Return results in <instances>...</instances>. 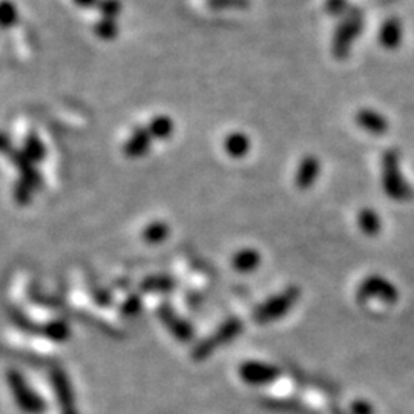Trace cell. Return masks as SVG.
<instances>
[{
	"label": "cell",
	"instance_id": "cell-1",
	"mask_svg": "<svg viewBox=\"0 0 414 414\" xmlns=\"http://www.w3.org/2000/svg\"><path fill=\"white\" fill-rule=\"evenodd\" d=\"M8 382H10L11 393L14 396L16 403L19 405V408L23 413L26 414L45 413L47 405H45L43 399L37 393H35L32 389H30L28 384H26L23 376L19 372L11 370L10 373H8Z\"/></svg>",
	"mask_w": 414,
	"mask_h": 414
},
{
	"label": "cell",
	"instance_id": "cell-2",
	"mask_svg": "<svg viewBox=\"0 0 414 414\" xmlns=\"http://www.w3.org/2000/svg\"><path fill=\"white\" fill-rule=\"evenodd\" d=\"M300 292L296 289H289L284 293L275 296L266 304L261 305V307L256 309L255 312V321L258 322H270L273 319L281 318L285 312H289L292 309V305L295 304L296 298H298Z\"/></svg>",
	"mask_w": 414,
	"mask_h": 414
},
{
	"label": "cell",
	"instance_id": "cell-3",
	"mask_svg": "<svg viewBox=\"0 0 414 414\" xmlns=\"http://www.w3.org/2000/svg\"><path fill=\"white\" fill-rule=\"evenodd\" d=\"M8 155H10V158H11V161L13 163L16 165V167L20 170V182L22 183H25V184H28L30 187H32V189H35V187H39L40 186V183H42V179H40V174L37 172V169L34 167V163L32 161L25 155V152L22 150V152H19V150H16V149H10L6 152Z\"/></svg>",
	"mask_w": 414,
	"mask_h": 414
},
{
	"label": "cell",
	"instance_id": "cell-4",
	"mask_svg": "<svg viewBox=\"0 0 414 414\" xmlns=\"http://www.w3.org/2000/svg\"><path fill=\"white\" fill-rule=\"evenodd\" d=\"M51 381L54 385V391L57 393L60 403L63 407V414H76L74 413V396L73 390H71V385L66 374L61 370H54L51 374Z\"/></svg>",
	"mask_w": 414,
	"mask_h": 414
},
{
	"label": "cell",
	"instance_id": "cell-5",
	"mask_svg": "<svg viewBox=\"0 0 414 414\" xmlns=\"http://www.w3.org/2000/svg\"><path fill=\"white\" fill-rule=\"evenodd\" d=\"M241 322H238L237 319H232L229 322L224 324V326H221V329L218 330L217 335L211 336L209 341H206L204 344H201L200 347H198V353H200L201 356H206L209 352H212L213 348V344L215 347H217L218 344H224V342H229L230 339L235 338L238 333L241 331Z\"/></svg>",
	"mask_w": 414,
	"mask_h": 414
},
{
	"label": "cell",
	"instance_id": "cell-6",
	"mask_svg": "<svg viewBox=\"0 0 414 414\" xmlns=\"http://www.w3.org/2000/svg\"><path fill=\"white\" fill-rule=\"evenodd\" d=\"M319 174V161L314 157H305L296 172V184L301 189H309L317 182Z\"/></svg>",
	"mask_w": 414,
	"mask_h": 414
},
{
	"label": "cell",
	"instance_id": "cell-7",
	"mask_svg": "<svg viewBox=\"0 0 414 414\" xmlns=\"http://www.w3.org/2000/svg\"><path fill=\"white\" fill-rule=\"evenodd\" d=\"M149 146H150V141H149L148 134L145 131H135L134 135L131 137V140L126 143L124 152H126V155H128V157L137 158V157L145 155L148 152V149H149Z\"/></svg>",
	"mask_w": 414,
	"mask_h": 414
},
{
	"label": "cell",
	"instance_id": "cell-8",
	"mask_svg": "<svg viewBox=\"0 0 414 414\" xmlns=\"http://www.w3.org/2000/svg\"><path fill=\"white\" fill-rule=\"evenodd\" d=\"M259 264V255L256 250H252V249H246V250H241L233 258V267L242 273H247L252 272V270H255Z\"/></svg>",
	"mask_w": 414,
	"mask_h": 414
},
{
	"label": "cell",
	"instance_id": "cell-9",
	"mask_svg": "<svg viewBox=\"0 0 414 414\" xmlns=\"http://www.w3.org/2000/svg\"><path fill=\"white\" fill-rule=\"evenodd\" d=\"M227 154L232 157H244L250 148V143L246 135L242 134H232L230 137L224 143Z\"/></svg>",
	"mask_w": 414,
	"mask_h": 414
},
{
	"label": "cell",
	"instance_id": "cell-10",
	"mask_svg": "<svg viewBox=\"0 0 414 414\" xmlns=\"http://www.w3.org/2000/svg\"><path fill=\"white\" fill-rule=\"evenodd\" d=\"M23 152L34 165L39 163V161H42L45 158V155H47V149H45L43 143L40 141V138L35 134H31L28 140H26Z\"/></svg>",
	"mask_w": 414,
	"mask_h": 414
},
{
	"label": "cell",
	"instance_id": "cell-11",
	"mask_svg": "<svg viewBox=\"0 0 414 414\" xmlns=\"http://www.w3.org/2000/svg\"><path fill=\"white\" fill-rule=\"evenodd\" d=\"M242 372H244V376L249 377L250 381H267L272 376H275V370L272 367L259 364H249L242 368Z\"/></svg>",
	"mask_w": 414,
	"mask_h": 414
},
{
	"label": "cell",
	"instance_id": "cell-12",
	"mask_svg": "<svg viewBox=\"0 0 414 414\" xmlns=\"http://www.w3.org/2000/svg\"><path fill=\"white\" fill-rule=\"evenodd\" d=\"M42 331L47 335V338L57 342L65 341L69 336V327L63 321H54L48 324L47 327H43Z\"/></svg>",
	"mask_w": 414,
	"mask_h": 414
},
{
	"label": "cell",
	"instance_id": "cell-13",
	"mask_svg": "<svg viewBox=\"0 0 414 414\" xmlns=\"http://www.w3.org/2000/svg\"><path fill=\"white\" fill-rule=\"evenodd\" d=\"M167 233H169L167 224L154 223V224H150V226L145 230V233H143V237H145V239L148 242H150V244H158V242H161L167 237Z\"/></svg>",
	"mask_w": 414,
	"mask_h": 414
},
{
	"label": "cell",
	"instance_id": "cell-14",
	"mask_svg": "<svg viewBox=\"0 0 414 414\" xmlns=\"http://www.w3.org/2000/svg\"><path fill=\"white\" fill-rule=\"evenodd\" d=\"M172 287H174V281L163 276L145 281V290L148 292H166V290H172Z\"/></svg>",
	"mask_w": 414,
	"mask_h": 414
},
{
	"label": "cell",
	"instance_id": "cell-15",
	"mask_svg": "<svg viewBox=\"0 0 414 414\" xmlns=\"http://www.w3.org/2000/svg\"><path fill=\"white\" fill-rule=\"evenodd\" d=\"M152 129H154V135L157 138H166L172 132V123L167 119H160L155 123H152Z\"/></svg>",
	"mask_w": 414,
	"mask_h": 414
},
{
	"label": "cell",
	"instance_id": "cell-16",
	"mask_svg": "<svg viewBox=\"0 0 414 414\" xmlns=\"http://www.w3.org/2000/svg\"><path fill=\"white\" fill-rule=\"evenodd\" d=\"M359 221H361V227L368 233H373L377 230V227H379L377 218L372 212H362L361 217H359Z\"/></svg>",
	"mask_w": 414,
	"mask_h": 414
},
{
	"label": "cell",
	"instance_id": "cell-17",
	"mask_svg": "<svg viewBox=\"0 0 414 414\" xmlns=\"http://www.w3.org/2000/svg\"><path fill=\"white\" fill-rule=\"evenodd\" d=\"M138 310H140V301L137 296L128 300V302L123 305V314H126V317H134V314H137Z\"/></svg>",
	"mask_w": 414,
	"mask_h": 414
},
{
	"label": "cell",
	"instance_id": "cell-18",
	"mask_svg": "<svg viewBox=\"0 0 414 414\" xmlns=\"http://www.w3.org/2000/svg\"><path fill=\"white\" fill-rule=\"evenodd\" d=\"M13 146H11V141L10 138L6 137V135L0 134V152H4V154H6L8 150H10Z\"/></svg>",
	"mask_w": 414,
	"mask_h": 414
}]
</instances>
